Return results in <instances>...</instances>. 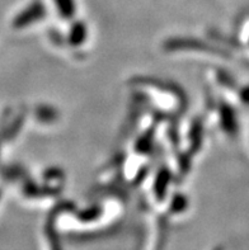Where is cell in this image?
<instances>
[{
  "label": "cell",
  "mask_w": 249,
  "mask_h": 250,
  "mask_svg": "<svg viewBox=\"0 0 249 250\" xmlns=\"http://www.w3.org/2000/svg\"><path fill=\"white\" fill-rule=\"evenodd\" d=\"M59 8H60L63 16L70 17L73 14V3H71V0H60L59 1Z\"/></svg>",
  "instance_id": "obj_1"
}]
</instances>
